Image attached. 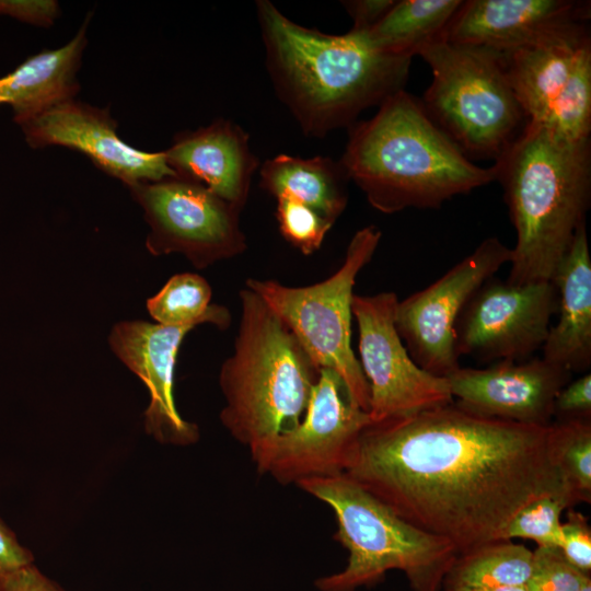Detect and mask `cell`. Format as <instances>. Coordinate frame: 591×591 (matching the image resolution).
<instances>
[{"label":"cell","mask_w":591,"mask_h":591,"mask_svg":"<svg viewBox=\"0 0 591 591\" xmlns=\"http://www.w3.org/2000/svg\"><path fill=\"white\" fill-rule=\"evenodd\" d=\"M549 426L471 414L453 403L376 424L361 433L346 475L457 554L503 540L532 500L575 506L548 449Z\"/></svg>","instance_id":"6da1fadb"},{"label":"cell","mask_w":591,"mask_h":591,"mask_svg":"<svg viewBox=\"0 0 591 591\" xmlns=\"http://www.w3.org/2000/svg\"><path fill=\"white\" fill-rule=\"evenodd\" d=\"M266 67L279 99L306 136L350 127L359 114L404 90L412 58L381 54L360 32L331 35L256 2Z\"/></svg>","instance_id":"7a4b0ae2"},{"label":"cell","mask_w":591,"mask_h":591,"mask_svg":"<svg viewBox=\"0 0 591 591\" xmlns=\"http://www.w3.org/2000/svg\"><path fill=\"white\" fill-rule=\"evenodd\" d=\"M369 204L390 215L407 208H439L496 179L433 124L422 104L401 90L376 114L349 127L339 161Z\"/></svg>","instance_id":"3957f363"},{"label":"cell","mask_w":591,"mask_h":591,"mask_svg":"<svg viewBox=\"0 0 591 591\" xmlns=\"http://www.w3.org/2000/svg\"><path fill=\"white\" fill-rule=\"evenodd\" d=\"M493 164L517 241L507 282L553 281L591 197L590 139L570 141L528 123Z\"/></svg>","instance_id":"277c9868"},{"label":"cell","mask_w":591,"mask_h":591,"mask_svg":"<svg viewBox=\"0 0 591 591\" xmlns=\"http://www.w3.org/2000/svg\"><path fill=\"white\" fill-rule=\"evenodd\" d=\"M233 351L221 366L220 420L251 456L303 418L321 369L252 290L239 292Z\"/></svg>","instance_id":"5b68a950"},{"label":"cell","mask_w":591,"mask_h":591,"mask_svg":"<svg viewBox=\"0 0 591 591\" xmlns=\"http://www.w3.org/2000/svg\"><path fill=\"white\" fill-rule=\"evenodd\" d=\"M297 486L334 511V538L349 553L345 569L315 580L320 591L372 587L390 570L403 571L413 591L442 590L457 556L451 542L408 523L346 474Z\"/></svg>","instance_id":"8992f818"},{"label":"cell","mask_w":591,"mask_h":591,"mask_svg":"<svg viewBox=\"0 0 591 591\" xmlns=\"http://www.w3.org/2000/svg\"><path fill=\"white\" fill-rule=\"evenodd\" d=\"M418 55L432 72L420 101L428 117L471 161L499 159L529 123L501 54L441 38Z\"/></svg>","instance_id":"52a82bcc"},{"label":"cell","mask_w":591,"mask_h":591,"mask_svg":"<svg viewBox=\"0 0 591 591\" xmlns=\"http://www.w3.org/2000/svg\"><path fill=\"white\" fill-rule=\"evenodd\" d=\"M382 233L375 225L351 237L340 267L323 281L290 287L274 279L248 278L257 294L285 323L320 369L336 372L352 401L369 412L370 389L351 348V303L360 270L371 260Z\"/></svg>","instance_id":"ba28073f"},{"label":"cell","mask_w":591,"mask_h":591,"mask_svg":"<svg viewBox=\"0 0 591 591\" xmlns=\"http://www.w3.org/2000/svg\"><path fill=\"white\" fill-rule=\"evenodd\" d=\"M369 414L350 397L339 375L321 369L298 426L263 445L252 460L259 474L282 485L345 474Z\"/></svg>","instance_id":"9c48e42d"},{"label":"cell","mask_w":591,"mask_h":591,"mask_svg":"<svg viewBox=\"0 0 591 591\" xmlns=\"http://www.w3.org/2000/svg\"><path fill=\"white\" fill-rule=\"evenodd\" d=\"M128 188L149 224L146 247L152 255L179 253L204 269L246 251L242 210L202 185L170 177Z\"/></svg>","instance_id":"30bf717a"},{"label":"cell","mask_w":591,"mask_h":591,"mask_svg":"<svg viewBox=\"0 0 591 591\" xmlns=\"http://www.w3.org/2000/svg\"><path fill=\"white\" fill-rule=\"evenodd\" d=\"M397 303L396 293L390 291L352 298L372 424L453 403L448 379L425 371L412 359L395 326Z\"/></svg>","instance_id":"8fae6325"},{"label":"cell","mask_w":591,"mask_h":591,"mask_svg":"<svg viewBox=\"0 0 591 591\" xmlns=\"http://www.w3.org/2000/svg\"><path fill=\"white\" fill-rule=\"evenodd\" d=\"M510 260L511 248L488 237L434 282L398 301L395 326L417 366L441 378L460 368L456 321L473 294Z\"/></svg>","instance_id":"7c38bea8"},{"label":"cell","mask_w":591,"mask_h":591,"mask_svg":"<svg viewBox=\"0 0 591 591\" xmlns=\"http://www.w3.org/2000/svg\"><path fill=\"white\" fill-rule=\"evenodd\" d=\"M557 302L553 281L511 285L490 278L456 321L457 356L479 361L525 360L543 347Z\"/></svg>","instance_id":"4fadbf2b"},{"label":"cell","mask_w":591,"mask_h":591,"mask_svg":"<svg viewBox=\"0 0 591 591\" xmlns=\"http://www.w3.org/2000/svg\"><path fill=\"white\" fill-rule=\"evenodd\" d=\"M19 126L31 148L61 146L77 150L127 187L177 177L169 166L164 151L147 152L123 141L108 108L71 99Z\"/></svg>","instance_id":"5bb4252c"},{"label":"cell","mask_w":591,"mask_h":591,"mask_svg":"<svg viewBox=\"0 0 591 591\" xmlns=\"http://www.w3.org/2000/svg\"><path fill=\"white\" fill-rule=\"evenodd\" d=\"M571 372L543 358L501 360L484 368H459L447 379L460 408L487 418L526 426L553 422L557 393Z\"/></svg>","instance_id":"9a60e30c"},{"label":"cell","mask_w":591,"mask_h":591,"mask_svg":"<svg viewBox=\"0 0 591 591\" xmlns=\"http://www.w3.org/2000/svg\"><path fill=\"white\" fill-rule=\"evenodd\" d=\"M195 327L138 320L119 322L109 333L113 352L149 391L144 429L164 444L189 445L199 439L198 426L182 418L174 399L177 352L187 333Z\"/></svg>","instance_id":"2e32d148"},{"label":"cell","mask_w":591,"mask_h":591,"mask_svg":"<svg viewBox=\"0 0 591 591\" xmlns=\"http://www.w3.org/2000/svg\"><path fill=\"white\" fill-rule=\"evenodd\" d=\"M589 20V1L467 0L443 39L506 54L587 26Z\"/></svg>","instance_id":"e0dca14e"},{"label":"cell","mask_w":591,"mask_h":591,"mask_svg":"<svg viewBox=\"0 0 591 591\" xmlns=\"http://www.w3.org/2000/svg\"><path fill=\"white\" fill-rule=\"evenodd\" d=\"M176 176L202 185L243 209L259 162L248 135L233 121L220 118L206 127L174 137L164 151Z\"/></svg>","instance_id":"ac0fdd59"},{"label":"cell","mask_w":591,"mask_h":591,"mask_svg":"<svg viewBox=\"0 0 591 591\" xmlns=\"http://www.w3.org/2000/svg\"><path fill=\"white\" fill-rule=\"evenodd\" d=\"M558 320L542 347L543 359L569 372L591 366V257L586 224L581 225L553 278Z\"/></svg>","instance_id":"d6986e66"},{"label":"cell","mask_w":591,"mask_h":591,"mask_svg":"<svg viewBox=\"0 0 591 591\" xmlns=\"http://www.w3.org/2000/svg\"><path fill=\"white\" fill-rule=\"evenodd\" d=\"M588 26L501 54L512 90L529 120L543 125L565 89L579 53L590 43Z\"/></svg>","instance_id":"ffe728a7"},{"label":"cell","mask_w":591,"mask_h":591,"mask_svg":"<svg viewBox=\"0 0 591 591\" xmlns=\"http://www.w3.org/2000/svg\"><path fill=\"white\" fill-rule=\"evenodd\" d=\"M90 18L88 14L76 36L65 46L43 49L0 78V105L12 107L18 125L78 94L77 73L88 43Z\"/></svg>","instance_id":"44dd1931"},{"label":"cell","mask_w":591,"mask_h":591,"mask_svg":"<svg viewBox=\"0 0 591 591\" xmlns=\"http://www.w3.org/2000/svg\"><path fill=\"white\" fill-rule=\"evenodd\" d=\"M259 177L260 188L275 198L297 200L332 223L347 206L349 178L340 162L326 157L279 154L262 164Z\"/></svg>","instance_id":"7402d4cb"},{"label":"cell","mask_w":591,"mask_h":591,"mask_svg":"<svg viewBox=\"0 0 591 591\" xmlns=\"http://www.w3.org/2000/svg\"><path fill=\"white\" fill-rule=\"evenodd\" d=\"M462 0H401L373 27L360 32L374 50L413 58L443 33Z\"/></svg>","instance_id":"603a6c76"},{"label":"cell","mask_w":591,"mask_h":591,"mask_svg":"<svg viewBox=\"0 0 591 591\" xmlns=\"http://www.w3.org/2000/svg\"><path fill=\"white\" fill-rule=\"evenodd\" d=\"M533 551L511 540H499L457 554L442 582L444 591H479L525 587Z\"/></svg>","instance_id":"cb8c5ba5"},{"label":"cell","mask_w":591,"mask_h":591,"mask_svg":"<svg viewBox=\"0 0 591 591\" xmlns=\"http://www.w3.org/2000/svg\"><path fill=\"white\" fill-rule=\"evenodd\" d=\"M209 282L198 274L183 273L172 276L164 286L147 300V310L158 323L167 326L211 324L228 329L231 314L228 308L212 304Z\"/></svg>","instance_id":"d4e9b609"},{"label":"cell","mask_w":591,"mask_h":591,"mask_svg":"<svg viewBox=\"0 0 591 591\" xmlns=\"http://www.w3.org/2000/svg\"><path fill=\"white\" fill-rule=\"evenodd\" d=\"M548 449L575 503L591 501V419L553 421Z\"/></svg>","instance_id":"484cf974"},{"label":"cell","mask_w":591,"mask_h":591,"mask_svg":"<svg viewBox=\"0 0 591 591\" xmlns=\"http://www.w3.org/2000/svg\"><path fill=\"white\" fill-rule=\"evenodd\" d=\"M542 126L570 141L590 139L591 42L579 53L565 89Z\"/></svg>","instance_id":"4316f807"},{"label":"cell","mask_w":591,"mask_h":591,"mask_svg":"<svg viewBox=\"0 0 591 591\" xmlns=\"http://www.w3.org/2000/svg\"><path fill=\"white\" fill-rule=\"evenodd\" d=\"M567 498L545 495L523 508L509 522L503 540L528 538L540 547H557L563 542L560 515L565 509H571Z\"/></svg>","instance_id":"83f0119b"},{"label":"cell","mask_w":591,"mask_h":591,"mask_svg":"<svg viewBox=\"0 0 591 591\" xmlns=\"http://www.w3.org/2000/svg\"><path fill=\"white\" fill-rule=\"evenodd\" d=\"M276 201L275 215L283 239L303 255L318 251L334 223L291 198L278 197Z\"/></svg>","instance_id":"f1b7e54d"},{"label":"cell","mask_w":591,"mask_h":591,"mask_svg":"<svg viewBox=\"0 0 591 591\" xmlns=\"http://www.w3.org/2000/svg\"><path fill=\"white\" fill-rule=\"evenodd\" d=\"M588 576L571 566L557 547H540L533 551L531 576L526 591H579Z\"/></svg>","instance_id":"f546056e"},{"label":"cell","mask_w":591,"mask_h":591,"mask_svg":"<svg viewBox=\"0 0 591 591\" xmlns=\"http://www.w3.org/2000/svg\"><path fill=\"white\" fill-rule=\"evenodd\" d=\"M563 542L559 547L565 559L579 571L591 572V526L588 518L569 509L566 522L561 523Z\"/></svg>","instance_id":"4dcf8cb0"},{"label":"cell","mask_w":591,"mask_h":591,"mask_svg":"<svg viewBox=\"0 0 591 591\" xmlns=\"http://www.w3.org/2000/svg\"><path fill=\"white\" fill-rule=\"evenodd\" d=\"M554 421L591 419V374L568 382L554 401Z\"/></svg>","instance_id":"1f68e13d"},{"label":"cell","mask_w":591,"mask_h":591,"mask_svg":"<svg viewBox=\"0 0 591 591\" xmlns=\"http://www.w3.org/2000/svg\"><path fill=\"white\" fill-rule=\"evenodd\" d=\"M59 13V4L54 0H0V15L37 26H50Z\"/></svg>","instance_id":"d6a6232c"},{"label":"cell","mask_w":591,"mask_h":591,"mask_svg":"<svg viewBox=\"0 0 591 591\" xmlns=\"http://www.w3.org/2000/svg\"><path fill=\"white\" fill-rule=\"evenodd\" d=\"M0 591H65L57 582L30 564L0 573Z\"/></svg>","instance_id":"836d02e7"},{"label":"cell","mask_w":591,"mask_h":591,"mask_svg":"<svg viewBox=\"0 0 591 591\" xmlns=\"http://www.w3.org/2000/svg\"><path fill=\"white\" fill-rule=\"evenodd\" d=\"M354 21L351 31L366 32L380 22L394 5V0H351L343 1Z\"/></svg>","instance_id":"e575fe53"},{"label":"cell","mask_w":591,"mask_h":591,"mask_svg":"<svg viewBox=\"0 0 591 591\" xmlns=\"http://www.w3.org/2000/svg\"><path fill=\"white\" fill-rule=\"evenodd\" d=\"M33 563L32 552L19 543L15 534L0 519V573Z\"/></svg>","instance_id":"d590c367"},{"label":"cell","mask_w":591,"mask_h":591,"mask_svg":"<svg viewBox=\"0 0 591 591\" xmlns=\"http://www.w3.org/2000/svg\"><path fill=\"white\" fill-rule=\"evenodd\" d=\"M479 591H526L525 587H499Z\"/></svg>","instance_id":"8d00e7d4"},{"label":"cell","mask_w":591,"mask_h":591,"mask_svg":"<svg viewBox=\"0 0 591 591\" xmlns=\"http://www.w3.org/2000/svg\"><path fill=\"white\" fill-rule=\"evenodd\" d=\"M579 591H591V577L590 575L586 576L581 582Z\"/></svg>","instance_id":"74e56055"}]
</instances>
